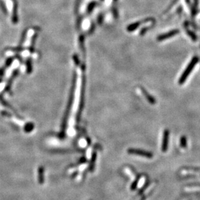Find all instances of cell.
Segmentation results:
<instances>
[{
    "label": "cell",
    "mask_w": 200,
    "mask_h": 200,
    "mask_svg": "<svg viewBox=\"0 0 200 200\" xmlns=\"http://www.w3.org/2000/svg\"><path fill=\"white\" fill-rule=\"evenodd\" d=\"M128 152L130 154H134V155L142 156V157H144L147 158H151L153 157L152 153L145 150H139V149L130 148L128 150Z\"/></svg>",
    "instance_id": "7a4b0ae2"
},
{
    "label": "cell",
    "mask_w": 200,
    "mask_h": 200,
    "mask_svg": "<svg viewBox=\"0 0 200 200\" xmlns=\"http://www.w3.org/2000/svg\"><path fill=\"white\" fill-rule=\"evenodd\" d=\"M180 143H181V146L182 148H185V147L187 146V139H186V137H182L181 138Z\"/></svg>",
    "instance_id": "8992f818"
},
{
    "label": "cell",
    "mask_w": 200,
    "mask_h": 200,
    "mask_svg": "<svg viewBox=\"0 0 200 200\" xmlns=\"http://www.w3.org/2000/svg\"><path fill=\"white\" fill-rule=\"evenodd\" d=\"M198 58L197 57H194L193 59L192 60V61L189 64V66H188L187 68L186 69V70L184 71V73H183L181 77L179 80V84H182L185 82V81L186 80V79L187 78V77L189 76V74L191 73V71H192V69H193L195 65H196L197 62H198Z\"/></svg>",
    "instance_id": "6da1fadb"
},
{
    "label": "cell",
    "mask_w": 200,
    "mask_h": 200,
    "mask_svg": "<svg viewBox=\"0 0 200 200\" xmlns=\"http://www.w3.org/2000/svg\"><path fill=\"white\" fill-rule=\"evenodd\" d=\"M177 33H178V31H176V30L170 31V32H169V33H168L167 34H165V35H163L162 36H161L160 37H159L158 39L160 40H163L164 39H166V38H169V37H172V36L175 35V34H177Z\"/></svg>",
    "instance_id": "277c9868"
},
{
    "label": "cell",
    "mask_w": 200,
    "mask_h": 200,
    "mask_svg": "<svg viewBox=\"0 0 200 200\" xmlns=\"http://www.w3.org/2000/svg\"><path fill=\"white\" fill-rule=\"evenodd\" d=\"M141 90H142V92H143L144 95H145L146 99L148 100L149 102H150V103L152 104H153L155 103V100L154 99V98L152 97H151L150 95H149V94L147 93L145 90H143V89H141Z\"/></svg>",
    "instance_id": "5b68a950"
},
{
    "label": "cell",
    "mask_w": 200,
    "mask_h": 200,
    "mask_svg": "<svg viewBox=\"0 0 200 200\" xmlns=\"http://www.w3.org/2000/svg\"><path fill=\"white\" fill-rule=\"evenodd\" d=\"M168 137H169V132H168V130H166L164 131L163 143H162V151L163 152L167 151L168 149Z\"/></svg>",
    "instance_id": "3957f363"
}]
</instances>
